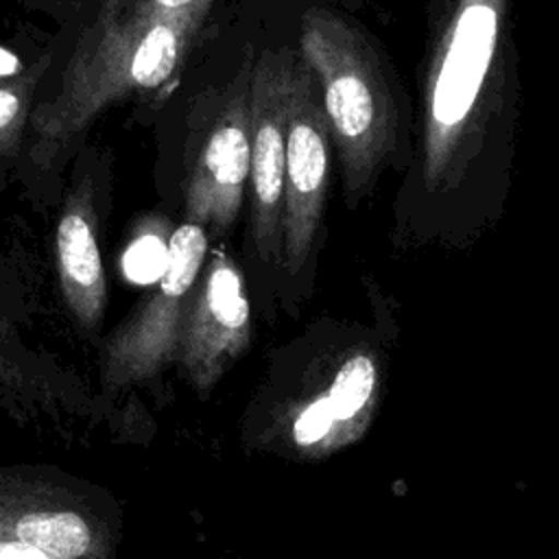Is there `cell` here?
<instances>
[{"label": "cell", "mask_w": 559, "mask_h": 559, "mask_svg": "<svg viewBox=\"0 0 559 559\" xmlns=\"http://www.w3.org/2000/svg\"><path fill=\"white\" fill-rule=\"evenodd\" d=\"M251 341V306L238 266L216 251L188 304L177 358L199 393H207Z\"/></svg>", "instance_id": "9c48e42d"}, {"label": "cell", "mask_w": 559, "mask_h": 559, "mask_svg": "<svg viewBox=\"0 0 559 559\" xmlns=\"http://www.w3.org/2000/svg\"><path fill=\"white\" fill-rule=\"evenodd\" d=\"M299 48L321 90L345 199L356 205L384 168L411 159L402 90L369 33L347 15L308 9Z\"/></svg>", "instance_id": "3957f363"}, {"label": "cell", "mask_w": 559, "mask_h": 559, "mask_svg": "<svg viewBox=\"0 0 559 559\" xmlns=\"http://www.w3.org/2000/svg\"><path fill=\"white\" fill-rule=\"evenodd\" d=\"M251 70L247 55L225 85L194 96L188 116L183 212L216 231L238 218L251 170Z\"/></svg>", "instance_id": "277c9868"}, {"label": "cell", "mask_w": 559, "mask_h": 559, "mask_svg": "<svg viewBox=\"0 0 559 559\" xmlns=\"http://www.w3.org/2000/svg\"><path fill=\"white\" fill-rule=\"evenodd\" d=\"M50 57L37 59L24 74L0 81V159L11 157L20 146L26 122L33 114V96L39 79L46 74Z\"/></svg>", "instance_id": "7c38bea8"}, {"label": "cell", "mask_w": 559, "mask_h": 559, "mask_svg": "<svg viewBox=\"0 0 559 559\" xmlns=\"http://www.w3.org/2000/svg\"><path fill=\"white\" fill-rule=\"evenodd\" d=\"M24 72H26V66L20 59V55L7 46H0V81L15 79Z\"/></svg>", "instance_id": "5bb4252c"}, {"label": "cell", "mask_w": 559, "mask_h": 559, "mask_svg": "<svg viewBox=\"0 0 559 559\" xmlns=\"http://www.w3.org/2000/svg\"><path fill=\"white\" fill-rule=\"evenodd\" d=\"M332 138L319 83L301 57H295L286 124L282 262L297 273L314 245L330 181Z\"/></svg>", "instance_id": "8992f818"}, {"label": "cell", "mask_w": 559, "mask_h": 559, "mask_svg": "<svg viewBox=\"0 0 559 559\" xmlns=\"http://www.w3.org/2000/svg\"><path fill=\"white\" fill-rule=\"evenodd\" d=\"M207 9L166 11L151 0H100L66 63L59 90L33 107L31 155L50 164L116 103L164 96L179 79Z\"/></svg>", "instance_id": "7a4b0ae2"}, {"label": "cell", "mask_w": 559, "mask_h": 559, "mask_svg": "<svg viewBox=\"0 0 559 559\" xmlns=\"http://www.w3.org/2000/svg\"><path fill=\"white\" fill-rule=\"evenodd\" d=\"M376 393L373 356L365 349L347 354L328 386L295 408L288 424L293 448L308 456H321L352 443L369 424Z\"/></svg>", "instance_id": "30bf717a"}, {"label": "cell", "mask_w": 559, "mask_h": 559, "mask_svg": "<svg viewBox=\"0 0 559 559\" xmlns=\"http://www.w3.org/2000/svg\"><path fill=\"white\" fill-rule=\"evenodd\" d=\"M57 271L61 295L83 328H96L105 312L107 284L96 238V212L92 188L79 181L66 197L57 236Z\"/></svg>", "instance_id": "8fae6325"}, {"label": "cell", "mask_w": 559, "mask_h": 559, "mask_svg": "<svg viewBox=\"0 0 559 559\" xmlns=\"http://www.w3.org/2000/svg\"><path fill=\"white\" fill-rule=\"evenodd\" d=\"M295 55L262 52L251 70V236L264 262L282 258L286 124Z\"/></svg>", "instance_id": "52a82bcc"}, {"label": "cell", "mask_w": 559, "mask_h": 559, "mask_svg": "<svg viewBox=\"0 0 559 559\" xmlns=\"http://www.w3.org/2000/svg\"><path fill=\"white\" fill-rule=\"evenodd\" d=\"M155 7L166 9V11H186L199 4H210L212 0H151Z\"/></svg>", "instance_id": "9a60e30c"}, {"label": "cell", "mask_w": 559, "mask_h": 559, "mask_svg": "<svg viewBox=\"0 0 559 559\" xmlns=\"http://www.w3.org/2000/svg\"><path fill=\"white\" fill-rule=\"evenodd\" d=\"M0 542L24 544L55 559H111L107 520L79 493L48 480L0 478Z\"/></svg>", "instance_id": "ba28073f"}, {"label": "cell", "mask_w": 559, "mask_h": 559, "mask_svg": "<svg viewBox=\"0 0 559 559\" xmlns=\"http://www.w3.org/2000/svg\"><path fill=\"white\" fill-rule=\"evenodd\" d=\"M513 0H432L408 179L441 203L507 175L522 114Z\"/></svg>", "instance_id": "6da1fadb"}, {"label": "cell", "mask_w": 559, "mask_h": 559, "mask_svg": "<svg viewBox=\"0 0 559 559\" xmlns=\"http://www.w3.org/2000/svg\"><path fill=\"white\" fill-rule=\"evenodd\" d=\"M207 253L205 227L183 221L168 240L162 277L131 317L109 336L103 352V378L124 386L155 376L177 356L188 304Z\"/></svg>", "instance_id": "5b68a950"}, {"label": "cell", "mask_w": 559, "mask_h": 559, "mask_svg": "<svg viewBox=\"0 0 559 559\" xmlns=\"http://www.w3.org/2000/svg\"><path fill=\"white\" fill-rule=\"evenodd\" d=\"M168 260V245L153 234H144L133 240L124 255V271L135 282L159 280Z\"/></svg>", "instance_id": "4fadbf2b"}]
</instances>
